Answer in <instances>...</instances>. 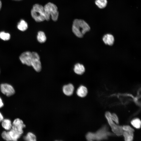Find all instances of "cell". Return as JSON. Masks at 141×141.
<instances>
[{
    "label": "cell",
    "instance_id": "3957f363",
    "mask_svg": "<svg viewBox=\"0 0 141 141\" xmlns=\"http://www.w3.org/2000/svg\"><path fill=\"white\" fill-rule=\"evenodd\" d=\"M32 17L37 22H41L45 20L44 7L38 4H34L31 11Z\"/></svg>",
    "mask_w": 141,
    "mask_h": 141
},
{
    "label": "cell",
    "instance_id": "44dd1931",
    "mask_svg": "<svg viewBox=\"0 0 141 141\" xmlns=\"http://www.w3.org/2000/svg\"><path fill=\"white\" fill-rule=\"evenodd\" d=\"M132 125L137 128H139L141 126V121L140 120L136 118L132 120L131 122Z\"/></svg>",
    "mask_w": 141,
    "mask_h": 141
},
{
    "label": "cell",
    "instance_id": "d4e9b609",
    "mask_svg": "<svg viewBox=\"0 0 141 141\" xmlns=\"http://www.w3.org/2000/svg\"><path fill=\"white\" fill-rule=\"evenodd\" d=\"M4 105V103L3 102L2 99L0 97V108L2 107Z\"/></svg>",
    "mask_w": 141,
    "mask_h": 141
},
{
    "label": "cell",
    "instance_id": "cb8c5ba5",
    "mask_svg": "<svg viewBox=\"0 0 141 141\" xmlns=\"http://www.w3.org/2000/svg\"><path fill=\"white\" fill-rule=\"evenodd\" d=\"M111 117L113 120L117 124H119L118 119L115 114L113 113L111 114Z\"/></svg>",
    "mask_w": 141,
    "mask_h": 141
},
{
    "label": "cell",
    "instance_id": "7402d4cb",
    "mask_svg": "<svg viewBox=\"0 0 141 141\" xmlns=\"http://www.w3.org/2000/svg\"><path fill=\"white\" fill-rule=\"evenodd\" d=\"M10 34L4 32H0V38L4 40H9L10 38Z\"/></svg>",
    "mask_w": 141,
    "mask_h": 141
},
{
    "label": "cell",
    "instance_id": "ac0fdd59",
    "mask_svg": "<svg viewBox=\"0 0 141 141\" xmlns=\"http://www.w3.org/2000/svg\"><path fill=\"white\" fill-rule=\"evenodd\" d=\"M24 139L27 141H36V136L33 133L29 132L24 137Z\"/></svg>",
    "mask_w": 141,
    "mask_h": 141
},
{
    "label": "cell",
    "instance_id": "6da1fadb",
    "mask_svg": "<svg viewBox=\"0 0 141 141\" xmlns=\"http://www.w3.org/2000/svg\"><path fill=\"white\" fill-rule=\"evenodd\" d=\"M90 28L84 20L76 19L74 20L72 26V31L77 37L82 38L86 32L89 31Z\"/></svg>",
    "mask_w": 141,
    "mask_h": 141
},
{
    "label": "cell",
    "instance_id": "ffe728a7",
    "mask_svg": "<svg viewBox=\"0 0 141 141\" xmlns=\"http://www.w3.org/2000/svg\"><path fill=\"white\" fill-rule=\"evenodd\" d=\"M95 3L100 9H103L107 6V0H96Z\"/></svg>",
    "mask_w": 141,
    "mask_h": 141
},
{
    "label": "cell",
    "instance_id": "5b68a950",
    "mask_svg": "<svg viewBox=\"0 0 141 141\" xmlns=\"http://www.w3.org/2000/svg\"><path fill=\"white\" fill-rule=\"evenodd\" d=\"M111 114L109 111L106 112L105 113V117L111 128L112 131L118 136L122 135L123 132L122 126L115 124L111 119Z\"/></svg>",
    "mask_w": 141,
    "mask_h": 141
},
{
    "label": "cell",
    "instance_id": "277c9868",
    "mask_svg": "<svg viewBox=\"0 0 141 141\" xmlns=\"http://www.w3.org/2000/svg\"><path fill=\"white\" fill-rule=\"evenodd\" d=\"M110 133L107 131L105 127H104L98 130L95 133L91 132L88 133L86 136L87 139L89 141L93 140H99L106 139Z\"/></svg>",
    "mask_w": 141,
    "mask_h": 141
},
{
    "label": "cell",
    "instance_id": "30bf717a",
    "mask_svg": "<svg viewBox=\"0 0 141 141\" xmlns=\"http://www.w3.org/2000/svg\"><path fill=\"white\" fill-rule=\"evenodd\" d=\"M19 59L23 64L31 66L32 60V52L27 51L23 52L20 56Z\"/></svg>",
    "mask_w": 141,
    "mask_h": 141
},
{
    "label": "cell",
    "instance_id": "8fae6325",
    "mask_svg": "<svg viewBox=\"0 0 141 141\" xmlns=\"http://www.w3.org/2000/svg\"><path fill=\"white\" fill-rule=\"evenodd\" d=\"M102 40L105 44L109 46L113 45L114 41V38L113 36L110 34L105 35L103 37Z\"/></svg>",
    "mask_w": 141,
    "mask_h": 141
},
{
    "label": "cell",
    "instance_id": "e0dca14e",
    "mask_svg": "<svg viewBox=\"0 0 141 141\" xmlns=\"http://www.w3.org/2000/svg\"><path fill=\"white\" fill-rule=\"evenodd\" d=\"M37 38L38 41L41 43H44L46 39L45 33L41 31L38 32Z\"/></svg>",
    "mask_w": 141,
    "mask_h": 141
},
{
    "label": "cell",
    "instance_id": "83f0119b",
    "mask_svg": "<svg viewBox=\"0 0 141 141\" xmlns=\"http://www.w3.org/2000/svg\"></svg>",
    "mask_w": 141,
    "mask_h": 141
},
{
    "label": "cell",
    "instance_id": "7a4b0ae2",
    "mask_svg": "<svg viewBox=\"0 0 141 141\" xmlns=\"http://www.w3.org/2000/svg\"><path fill=\"white\" fill-rule=\"evenodd\" d=\"M45 15V20L49 21L50 16L54 21H56L58 18V12L56 6L54 4L49 2L44 7Z\"/></svg>",
    "mask_w": 141,
    "mask_h": 141
},
{
    "label": "cell",
    "instance_id": "8992f818",
    "mask_svg": "<svg viewBox=\"0 0 141 141\" xmlns=\"http://www.w3.org/2000/svg\"><path fill=\"white\" fill-rule=\"evenodd\" d=\"M32 60L31 66H32L34 69L37 72H40L42 68L40 60V57L36 52H32Z\"/></svg>",
    "mask_w": 141,
    "mask_h": 141
},
{
    "label": "cell",
    "instance_id": "ba28073f",
    "mask_svg": "<svg viewBox=\"0 0 141 141\" xmlns=\"http://www.w3.org/2000/svg\"><path fill=\"white\" fill-rule=\"evenodd\" d=\"M1 92L7 96H10L14 95L15 90L13 87L7 83L1 84L0 85Z\"/></svg>",
    "mask_w": 141,
    "mask_h": 141
},
{
    "label": "cell",
    "instance_id": "484cf974",
    "mask_svg": "<svg viewBox=\"0 0 141 141\" xmlns=\"http://www.w3.org/2000/svg\"><path fill=\"white\" fill-rule=\"evenodd\" d=\"M3 119V117L1 114L0 112V122L2 121Z\"/></svg>",
    "mask_w": 141,
    "mask_h": 141
},
{
    "label": "cell",
    "instance_id": "603a6c76",
    "mask_svg": "<svg viewBox=\"0 0 141 141\" xmlns=\"http://www.w3.org/2000/svg\"><path fill=\"white\" fill-rule=\"evenodd\" d=\"M1 136L3 139L7 141H11L9 131H3L1 134Z\"/></svg>",
    "mask_w": 141,
    "mask_h": 141
},
{
    "label": "cell",
    "instance_id": "7c38bea8",
    "mask_svg": "<svg viewBox=\"0 0 141 141\" xmlns=\"http://www.w3.org/2000/svg\"><path fill=\"white\" fill-rule=\"evenodd\" d=\"M62 90L63 93L66 95L70 96L73 94L74 87L72 84H69L64 86Z\"/></svg>",
    "mask_w": 141,
    "mask_h": 141
},
{
    "label": "cell",
    "instance_id": "4316f807",
    "mask_svg": "<svg viewBox=\"0 0 141 141\" xmlns=\"http://www.w3.org/2000/svg\"><path fill=\"white\" fill-rule=\"evenodd\" d=\"M1 6H2V3L1 1H0V9H1Z\"/></svg>",
    "mask_w": 141,
    "mask_h": 141
},
{
    "label": "cell",
    "instance_id": "52a82bcc",
    "mask_svg": "<svg viewBox=\"0 0 141 141\" xmlns=\"http://www.w3.org/2000/svg\"><path fill=\"white\" fill-rule=\"evenodd\" d=\"M123 130V134L125 140L132 141L133 138L134 130L129 125H124L122 126Z\"/></svg>",
    "mask_w": 141,
    "mask_h": 141
},
{
    "label": "cell",
    "instance_id": "4fadbf2b",
    "mask_svg": "<svg viewBox=\"0 0 141 141\" xmlns=\"http://www.w3.org/2000/svg\"><path fill=\"white\" fill-rule=\"evenodd\" d=\"M74 70L76 74L81 75L85 72V69L83 65L79 63H77L75 65Z\"/></svg>",
    "mask_w": 141,
    "mask_h": 141
},
{
    "label": "cell",
    "instance_id": "9c48e42d",
    "mask_svg": "<svg viewBox=\"0 0 141 141\" xmlns=\"http://www.w3.org/2000/svg\"><path fill=\"white\" fill-rule=\"evenodd\" d=\"M25 127L23 121L19 118L15 119L12 124V128L21 134L23 133V129Z\"/></svg>",
    "mask_w": 141,
    "mask_h": 141
},
{
    "label": "cell",
    "instance_id": "9a60e30c",
    "mask_svg": "<svg viewBox=\"0 0 141 141\" xmlns=\"http://www.w3.org/2000/svg\"><path fill=\"white\" fill-rule=\"evenodd\" d=\"M9 132L11 141H17L21 135V134L12 128Z\"/></svg>",
    "mask_w": 141,
    "mask_h": 141
},
{
    "label": "cell",
    "instance_id": "5bb4252c",
    "mask_svg": "<svg viewBox=\"0 0 141 141\" xmlns=\"http://www.w3.org/2000/svg\"><path fill=\"white\" fill-rule=\"evenodd\" d=\"M87 93V88L85 86L81 85L78 89L77 94L79 97H81L85 96Z\"/></svg>",
    "mask_w": 141,
    "mask_h": 141
},
{
    "label": "cell",
    "instance_id": "d6986e66",
    "mask_svg": "<svg viewBox=\"0 0 141 141\" xmlns=\"http://www.w3.org/2000/svg\"><path fill=\"white\" fill-rule=\"evenodd\" d=\"M17 27L19 30L24 31L27 28L28 25L27 23L24 20H22L18 24Z\"/></svg>",
    "mask_w": 141,
    "mask_h": 141
},
{
    "label": "cell",
    "instance_id": "2e32d148",
    "mask_svg": "<svg viewBox=\"0 0 141 141\" xmlns=\"http://www.w3.org/2000/svg\"><path fill=\"white\" fill-rule=\"evenodd\" d=\"M2 126L6 130H10L12 127V124L11 120L8 119H3L2 121Z\"/></svg>",
    "mask_w": 141,
    "mask_h": 141
}]
</instances>
